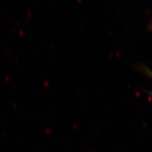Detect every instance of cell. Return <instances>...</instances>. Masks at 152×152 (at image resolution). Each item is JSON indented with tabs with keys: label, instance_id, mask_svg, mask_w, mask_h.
<instances>
[{
	"label": "cell",
	"instance_id": "6da1fadb",
	"mask_svg": "<svg viewBox=\"0 0 152 152\" xmlns=\"http://www.w3.org/2000/svg\"><path fill=\"white\" fill-rule=\"evenodd\" d=\"M144 72H145L146 73H147V75H149V77L152 79V72L150 71V70H149L147 68H144ZM150 94H151V96H152V90L151 91V92H150Z\"/></svg>",
	"mask_w": 152,
	"mask_h": 152
}]
</instances>
